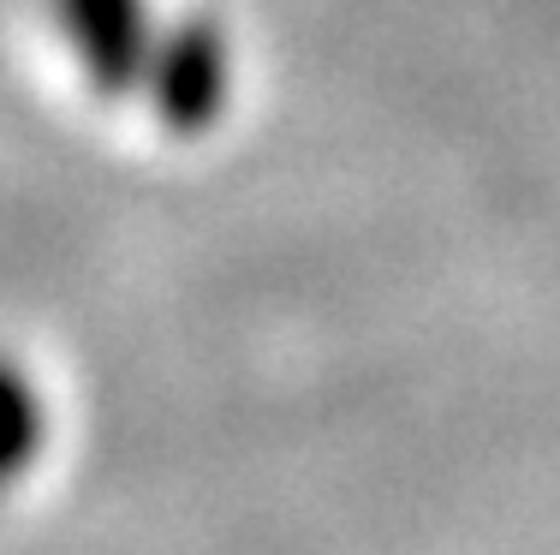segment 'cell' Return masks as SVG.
Listing matches in <instances>:
<instances>
[{
	"label": "cell",
	"mask_w": 560,
	"mask_h": 555,
	"mask_svg": "<svg viewBox=\"0 0 560 555\" xmlns=\"http://www.w3.org/2000/svg\"><path fill=\"white\" fill-rule=\"evenodd\" d=\"M60 12L90 78L102 90H126L138 78V0H60Z\"/></svg>",
	"instance_id": "6da1fadb"
}]
</instances>
